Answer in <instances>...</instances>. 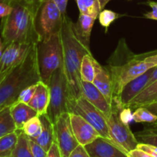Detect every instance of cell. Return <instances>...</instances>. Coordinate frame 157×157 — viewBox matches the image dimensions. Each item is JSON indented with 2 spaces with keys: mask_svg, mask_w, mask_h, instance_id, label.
<instances>
[{
  "mask_svg": "<svg viewBox=\"0 0 157 157\" xmlns=\"http://www.w3.org/2000/svg\"><path fill=\"white\" fill-rule=\"evenodd\" d=\"M63 51V68L68 82L70 98L82 96L80 68L84 55L91 54L90 48L84 45L74 29V22L66 14L60 31Z\"/></svg>",
  "mask_w": 157,
  "mask_h": 157,
  "instance_id": "6da1fadb",
  "label": "cell"
},
{
  "mask_svg": "<svg viewBox=\"0 0 157 157\" xmlns=\"http://www.w3.org/2000/svg\"><path fill=\"white\" fill-rule=\"evenodd\" d=\"M150 53L136 55L129 49L124 40H121L116 50L106 66L110 72L113 83V100L121 93L123 87L132 80L155 67L153 63L145 60Z\"/></svg>",
  "mask_w": 157,
  "mask_h": 157,
  "instance_id": "7a4b0ae2",
  "label": "cell"
},
{
  "mask_svg": "<svg viewBox=\"0 0 157 157\" xmlns=\"http://www.w3.org/2000/svg\"><path fill=\"white\" fill-rule=\"evenodd\" d=\"M12 11L2 19L1 38L5 46L12 42L34 44L39 41L35 30V18L38 8L23 0L10 3Z\"/></svg>",
  "mask_w": 157,
  "mask_h": 157,
  "instance_id": "3957f363",
  "label": "cell"
},
{
  "mask_svg": "<svg viewBox=\"0 0 157 157\" xmlns=\"http://www.w3.org/2000/svg\"><path fill=\"white\" fill-rule=\"evenodd\" d=\"M41 81L36 44H33L25 59L6 75L0 83V110L10 107L25 87Z\"/></svg>",
  "mask_w": 157,
  "mask_h": 157,
  "instance_id": "277c9868",
  "label": "cell"
},
{
  "mask_svg": "<svg viewBox=\"0 0 157 157\" xmlns=\"http://www.w3.org/2000/svg\"><path fill=\"white\" fill-rule=\"evenodd\" d=\"M37 61L41 81L48 84L55 71L63 67V51L61 36L55 34L45 41L36 44Z\"/></svg>",
  "mask_w": 157,
  "mask_h": 157,
  "instance_id": "5b68a950",
  "label": "cell"
},
{
  "mask_svg": "<svg viewBox=\"0 0 157 157\" xmlns=\"http://www.w3.org/2000/svg\"><path fill=\"white\" fill-rule=\"evenodd\" d=\"M65 15L61 13L53 0H43L35 18V30L39 41H45L55 34L59 33Z\"/></svg>",
  "mask_w": 157,
  "mask_h": 157,
  "instance_id": "8992f818",
  "label": "cell"
},
{
  "mask_svg": "<svg viewBox=\"0 0 157 157\" xmlns=\"http://www.w3.org/2000/svg\"><path fill=\"white\" fill-rule=\"evenodd\" d=\"M50 102L47 115L53 124L62 113L67 112V104L71 97L68 82L63 67L55 71L48 84Z\"/></svg>",
  "mask_w": 157,
  "mask_h": 157,
  "instance_id": "52a82bcc",
  "label": "cell"
},
{
  "mask_svg": "<svg viewBox=\"0 0 157 157\" xmlns=\"http://www.w3.org/2000/svg\"><path fill=\"white\" fill-rule=\"evenodd\" d=\"M120 108L114 102L111 114L106 119L108 126L109 134L111 140L117 144L125 153L137 148L139 144L134 133L131 131L129 124H125L120 117Z\"/></svg>",
  "mask_w": 157,
  "mask_h": 157,
  "instance_id": "ba28073f",
  "label": "cell"
},
{
  "mask_svg": "<svg viewBox=\"0 0 157 157\" xmlns=\"http://www.w3.org/2000/svg\"><path fill=\"white\" fill-rule=\"evenodd\" d=\"M67 112L80 115L90 123L102 137L111 140L108 126L104 115L83 96L78 98H69L67 104Z\"/></svg>",
  "mask_w": 157,
  "mask_h": 157,
  "instance_id": "9c48e42d",
  "label": "cell"
},
{
  "mask_svg": "<svg viewBox=\"0 0 157 157\" xmlns=\"http://www.w3.org/2000/svg\"><path fill=\"white\" fill-rule=\"evenodd\" d=\"M55 141L62 157H69L71 152L79 145L71 124L70 113H62L54 124Z\"/></svg>",
  "mask_w": 157,
  "mask_h": 157,
  "instance_id": "30bf717a",
  "label": "cell"
},
{
  "mask_svg": "<svg viewBox=\"0 0 157 157\" xmlns=\"http://www.w3.org/2000/svg\"><path fill=\"white\" fill-rule=\"evenodd\" d=\"M32 45L18 42L6 45L0 58V74H8L19 65L25 59Z\"/></svg>",
  "mask_w": 157,
  "mask_h": 157,
  "instance_id": "8fae6325",
  "label": "cell"
},
{
  "mask_svg": "<svg viewBox=\"0 0 157 157\" xmlns=\"http://www.w3.org/2000/svg\"><path fill=\"white\" fill-rule=\"evenodd\" d=\"M153 69H154V67L150 68L140 76L137 77L127 83L123 87L118 96L114 98L113 102L120 108L128 107L129 104L133 101V99L147 87L149 81L151 78Z\"/></svg>",
  "mask_w": 157,
  "mask_h": 157,
  "instance_id": "7c38bea8",
  "label": "cell"
},
{
  "mask_svg": "<svg viewBox=\"0 0 157 157\" xmlns=\"http://www.w3.org/2000/svg\"><path fill=\"white\" fill-rule=\"evenodd\" d=\"M84 147L91 157H128L115 143L102 136Z\"/></svg>",
  "mask_w": 157,
  "mask_h": 157,
  "instance_id": "4fadbf2b",
  "label": "cell"
},
{
  "mask_svg": "<svg viewBox=\"0 0 157 157\" xmlns=\"http://www.w3.org/2000/svg\"><path fill=\"white\" fill-rule=\"evenodd\" d=\"M70 119L74 134L81 145H87L101 136L96 129L80 115L70 113Z\"/></svg>",
  "mask_w": 157,
  "mask_h": 157,
  "instance_id": "5bb4252c",
  "label": "cell"
},
{
  "mask_svg": "<svg viewBox=\"0 0 157 157\" xmlns=\"http://www.w3.org/2000/svg\"><path fill=\"white\" fill-rule=\"evenodd\" d=\"M81 87L82 96L94 106L104 115L105 119L108 118L113 110V105L109 104L104 94L91 82L82 81Z\"/></svg>",
  "mask_w": 157,
  "mask_h": 157,
  "instance_id": "9a60e30c",
  "label": "cell"
},
{
  "mask_svg": "<svg viewBox=\"0 0 157 157\" xmlns=\"http://www.w3.org/2000/svg\"><path fill=\"white\" fill-rule=\"evenodd\" d=\"M95 76L93 84L104 94L108 103L113 104V89L111 77L107 67L101 65L95 60Z\"/></svg>",
  "mask_w": 157,
  "mask_h": 157,
  "instance_id": "2e32d148",
  "label": "cell"
},
{
  "mask_svg": "<svg viewBox=\"0 0 157 157\" xmlns=\"http://www.w3.org/2000/svg\"><path fill=\"white\" fill-rule=\"evenodd\" d=\"M50 102V90L47 84L40 81L37 83V87L34 96L29 105L36 110L38 116L47 114Z\"/></svg>",
  "mask_w": 157,
  "mask_h": 157,
  "instance_id": "e0dca14e",
  "label": "cell"
},
{
  "mask_svg": "<svg viewBox=\"0 0 157 157\" xmlns=\"http://www.w3.org/2000/svg\"><path fill=\"white\" fill-rule=\"evenodd\" d=\"M10 110L18 130H21L24 124L31 118L38 116L36 110H34L29 104L21 102L14 103L10 106Z\"/></svg>",
  "mask_w": 157,
  "mask_h": 157,
  "instance_id": "ac0fdd59",
  "label": "cell"
},
{
  "mask_svg": "<svg viewBox=\"0 0 157 157\" xmlns=\"http://www.w3.org/2000/svg\"><path fill=\"white\" fill-rule=\"evenodd\" d=\"M95 20L92 17L80 13L78 21L74 23L75 34L80 41L87 48H90V35Z\"/></svg>",
  "mask_w": 157,
  "mask_h": 157,
  "instance_id": "d6986e66",
  "label": "cell"
},
{
  "mask_svg": "<svg viewBox=\"0 0 157 157\" xmlns=\"http://www.w3.org/2000/svg\"><path fill=\"white\" fill-rule=\"evenodd\" d=\"M39 118L41 120V126H42L41 133L38 137L32 140L38 143L48 152L52 147L54 141L55 140L54 124L49 119L47 114L39 116Z\"/></svg>",
  "mask_w": 157,
  "mask_h": 157,
  "instance_id": "ffe728a7",
  "label": "cell"
},
{
  "mask_svg": "<svg viewBox=\"0 0 157 157\" xmlns=\"http://www.w3.org/2000/svg\"><path fill=\"white\" fill-rule=\"evenodd\" d=\"M157 101V81L147 86L139 95L133 99L128 105L130 108H137L139 107L152 104Z\"/></svg>",
  "mask_w": 157,
  "mask_h": 157,
  "instance_id": "44dd1931",
  "label": "cell"
},
{
  "mask_svg": "<svg viewBox=\"0 0 157 157\" xmlns=\"http://www.w3.org/2000/svg\"><path fill=\"white\" fill-rule=\"evenodd\" d=\"M17 130L16 125L11 114L10 107L0 110V138Z\"/></svg>",
  "mask_w": 157,
  "mask_h": 157,
  "instance_id": "7402d4cb",
  "label": "cell"
},
{
  "mask_svg": "<svg viewBox=\"0 0 157 157\" xmlns=\"http://www.w3.org/2000/svg\"><path fill=\"white\" fill-rule=\"evenodd\" d=\"M94 61L92 54H87L84 56L80 68V75L82 81L93 82L95 76Z\"/></svg>",
  "mask_w": 157,
  "mask_h": 157,
  "instance_id": "603a6c76",
  "label": "cell"
},
{
  "mask_svg": "<svg viewBox=\"0 0 157 157\" xmlns=\"http://www.w3.org/2000/svg\"><path fill=\"white\" fill-rule=\"evenodd\" d=\"M18 130L0 138V157H11L16 147Z\"/></svg>",
  "mask_w": 157,
  "mask_h": 157,
  "instance_id": "cb8c5ba5",
  "label": "cell"
},
{
  "mask_svg": "<svg viewBox=\"0 0 157 157\" xmlns=\"http://www.w3.org/2000/svg\"><path fill=\"white\" fill-rule=\"evenodd\" d=\"M81 14L87 15L96 19L101 12L99 0H75Z\"/></svg>",
  "mask_w": 157,
  "mask_h": 157,
  "instance_id": "d4e9b609",
  "label": "cell"
},
{
  "mask_svg": "<svg viewBox=\"0 0 157 157\" xmlns=\"http://www.w3.org/2000/svg\"><path fill=\"white\" fill-rule=\"evenodd\" d=\"M11 157H34L29 145V136L21 130H18L16 147Z\"/></svg>",
  "mask_w": 157,
  "mask_h": 157,
  "instance_id": "484cf974",
  "label": "cell"
},
{
  "mask_svg": "<svg viewBox=\"0 0 157 157\" xmlns=\"http://www.w3.org/2000/svg\"><path fill=\"white\" fill-rule=\"evenodd\" d=\"M42 126L39 116H35L31 118L23 126L21 131L32 139L38 137L41 133Z\"/></svg>",
  "mask_w": 157,
  "mask_h": 157,
  "instance_id": "4316f807",
  "label": "cell"
},
{
  "mask_svg": "<svg viewBox=\"0 0 157 157\" xmlns=\"http://www.w3.org/2000/svg\"><path fill=\"white\" fill-rule=\"evenodd\" d=\"M133 121L136 123H147L152 124L157 121V115L152 113L146 107H139L136 108L133 113Z\"/></svg>",
  "mask_w": 157,
  "mask_h": 157,
  "instance_id": "83f0119b",
  "label": "cell"
},
{
  "mask_svg": "<svg viewBox=\"0 0 157 157\" xmlns=\"http://www.w3.org/2000/svg\"><path fill=\"white\" fill-rule=\"evenodd\" d=\"M138 142L143 144H150L157 147V129L149 126L143 131L137 133L136 135Z\"/></svg>",
  "mask_w": 157,
  "mask_h": 157,
  "instance_id": "f1b7e54d",
  "label": "cell"
},
{
  "mask_svg": "<svg viewBox=\"0 0 157 157\" xmlns=\"http://www.w3.org/2000/svg\"><path fill=\"white\" fill-rule=\"evenodd\" d=\"M120 17H121V15L113 11L109 10V9H103L100 12L98 18H99L100 24L101 25V26L105 28L106 32H107L110 25Z\"/></svg>",
  "mask_w": 157,
  "mask_h": 157,
  "instance_id": "f546056e",
  "label": "cell"
},
{
  "mask_svg": "<svg viewBox=\"0 0 157 157\" xmlns=\"http://www.w3.org/2000/svg\"><path fill=\"white\" fill-rule=\"evenodd\" d=\"M36 87L37 84H32V85H30L29 86V87H25V88L20 93V94L18 95V100H17L16 102H21L26 104H29V102L31 101V100L33 98L34 94H35V90H36Z\"/></svg>",
  "mask_w": 157,
  "mask_h": 157,
  "instance_id": "4dcf8cb0",
  "label": "cell"
},
{
  "mask_svg": "<svg viewBox=\"0 0 157 157\" xmlns=\"http://www.w3.org/2000/svg\"><path fill=\"white\" fill-rule=\"evenodd\" d=\"M29 145H30L31 150L34 157H46L47 151L39 145L38 143L35 142L32 138L29 137Z\"/></svg>",
  "mask_w": 157,
  "mask_h": 157,
  "instance_id": "1f68e13d",
  "label": "cell"
},
{
  "mask_svg": "<svg viewBox=\"0 0 157 157\" xmlns=\"http://www.w3.org/2000/svg\"><path fill=\"white\" fill-rule=\"evenodd\" d=\"M120 117L121 121L125 124H129L133 120V113H131V108L128 107H124L120 110Z\"/></svg>",
  "mask_w": 157,
  "mask_h": 157,
  "instance_id": "d6a6232c",
  "label": "cell"
},
{
  "mask_svg": "<svg viewBox=\"0 0 157 157\" xmlns=\"http://www.w3.org/2000/svg\"><path fill=\"white\" fill-rule=\"evenodd\" d=\"M136 149L143 150V151L149 153L151 156L157 157V147H156V146L150 145V144H143V143H139Z\"/></svg>",
  "mask_w": 157,
  "mask_h": 157,
  "instance_id": "836d02e7",
  "label": "cell"
},
{
  "mask_svg": "<svg viewBox=\"0 0 157 157\" xmlns=\"http://www.w3.org/2000/svg\"><path fill=\"white\" fill-rule=\"evenodd\" d=\"M69 157H91L88 152L86 150L85 147L83 145H79L71 152Z\"/></svg>",
  "mask_w": 157,
  "mask_h": 157,
  "instance_id": "e575fe53",
  "label": "cell"
},
{
  "mask_svg": "<svg viewBox=\"0 0 157 157\" xmlns=\"http://www.w3.org/2000/svg\"><path fill=\"white\" fill-rule=\"evenodd\" d=\"M148 5L151 7L152 10L144 14V16L149 19L157 20V2H149Z\"/></svg>",
  "mask_w": 157,
  "mask_h": 157,
  "instance_id": "d590c367",
  "label": "cell"
},
{
  "mask_svg": "<svg viewBox=\"0 0 157 157\" xmlns=\"http://www.w3.org/2000/svg\"><path fill=\"white\" fill-rule=\"evenodd\" d=\"M12 11V6L8 3L0 2V19L10 15Z\"/></svg>",
  "mask_w": 157,
  "mask_h": 157,
  "instance_id": "8d00e7d4",
  "label": "cell"
},
{
  "mask_svg": "<svg viewBox=\"0 0 157 157\" xmlns=\"http://www.w3.org/2000/svg\"><path fill=\"white\" fill-rule=\"evenodd\" d=\"M46 157H62L61 156V152H60L59 147L58 146V144H57V142L55 140L54 141L51 148L47 152Z\"/></svg>",
  "mask_w": 157,
  "mask_h": 157,
  "instance_id": "74e56055",
  "label": "cell"
},
{
  "mask_svg": "<svg viewBox=\"0 0 157 157\" xmlns=\"http://www.w3.org/2000/svg\"><path fill=\"white\" fill-rule=\"evenodd\" d=\"M127 156H128V157H154L150 155L149 153H145L143 150H139V149H135V150L129 152L127 153Z\"/></svg>",
  "mask_w": 157,
  "mask_h": 157,
  "instance_id": "f35d334b",
  "label": "cell"
},
{
  "mask_svg": "<svg viewBox=\"0 0 157 157\" xmlns=\"http://www.w3.org/2000/svg\"><path fill=\"white\" fill-rule=\"evenodd\" d=\"M56 5L58 6V7L59 8V9L61 10V13L63 15H65L66 13V9H67V2H68V0H53Z\"/></svg>",
  "mask_w": 157,
  "mask_h": 157,
  "instance_id": "ab89813d",
  "label": "cell"
},
{
  "mask_svg": "<svg viewBox=\"0 0 157 157\" xmlns=\"http://www.w3.org/2000/svg\"><path fill=\"white\" fill-rule=\"evenodd\" d=\"M142 107H146V108L148 109L149 110H150L152 113H153L154 114L157 115V101H155V102L152 103V104H147V105H145V106H142Z\"/></svg>",
  "mask_w": 157,
  "mask_h": 157,
  "instance_id": "60d3db41",
  "label": "cell"
},
{
  "mask_svg": "<svg viewBox=\"0 0 157 157\" xmlns=\"http://www.w3.org/2000/svg\"><path fill=\"white\" fill-rule=\"evenodd\" d=\"M145 60L148 62L153 63L155 66L157 65V52H155L154 54L153 55H150L149 56H147L145 58Z\"/></svg>",
  "mask_w": 157,
  "mask_h": 157,
  "instance_id": "b9f144b4",
  "label": "cell"
},
{
  "mask_svg": "<svg viewBox=\"0 0 157 157\" xmlns=\"http://www.w3.org/2000/svg\"><path fill=\"white\" fill-rule=\"evenodd\" d=\"M156 81H157V65L154 67V69H153V74H152V76H151V78H150V81H149L148 85L153 84V83L155 82Z\"/></svg>",
  "mask_w": 157,
  "mask_h": 157,
  "instance_id": "7bdbcfd3",
  "label": "cell"
},
{
  "mask_svg": "<svg viewBox=\"0 0 157 157\" xmlns=\"http://www.w3.org/2000/svg\"><path fill=\"white\" fill-rule=\"evenodd\" d=\"M23 1H25V2H27V3H29V4L32 5V6H34L35 7L38 8V6H39L40 4L42 2L43 0H23Z\"/></svg>",
  "mask_w": 157,
  "mask_h": 157,
  "instance_id": "ee69618b",
  "label": "cell"
},
{
  "mask_svg": "<svg viewBox=\"0 0 157 157\" xmlns=\"http://www.w3.org/2000/svg\"><path fill=\"white\" fill-rule=\"evenodd\" d=\"M5 48H6V46H5L4 43H3L2 39V38H0V58H1L2 55Z\"/></svg>",
  "mask_w": 157,
  "mask_h": 157,
  "instance_id": "f6af8a7d",
  "label": "cell"
},
{
  "mask_svg": "<svg viewBox=\"0 0 157 157\" xmlns=\"http://www.w3.org/2000/svg\"><path fill=\"white\" fill-rule=\"evenodd\" d=\"M100 1V4H101V10L104 9L105 8L106 5L110 1V0H99Z\"/></svg>",
  "mask_w": 157,
  "mask_h": 157,
  "instance_id": "bcb514c9",
  "label": "cell"
},
{
  "mask_svg": "<svg viewBox=\"0 0 157 157\" xmlns=\"http://www.w3.org/2000/svg\"><path fill=\"white\" fill-rule=\"evenodd\" d=\"M13 1V0H0V2H5V3H8V4L10 5V3L12 2Z\"/></svg>",
  "mask_w": 157,
  "mask_h": 157,
  "instance_id": "7dc6e473",
  "label": "cell"
},
{
  "mask_svg": "<svg viewBox=\"0 0 157 157\" xmlns=\"http://www.w3.org/2000/svg\"><path fill=\"white\" fill-rule=\"evenodd\" d=\"M6 75H7V74H0V83L2 82V81L3 79H4L5 78V77L6 76Z\"/></svg>",
  "mask_w": 157,
  "mask_h": 157,
  "instance_id": "c3c4849f",
  "label": "cell"
},
{
  "mask_svg": "<svg viewBox=\"0 0 157 157\" xmlns=\"http://www.w3.org/2000/svg\"><path fill=\"white\" fill-rule=\"evenodd\" d=\"M150 126H151L152 127H154V128L157 129V121H156V123H154V124H152Z\"/></svg>",
  "mask_w": 157,
  "mask_h": 157,
  "instance_id": "681fc988",
  "label": "cell"
}]
</instances>
